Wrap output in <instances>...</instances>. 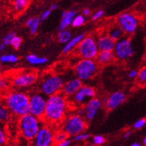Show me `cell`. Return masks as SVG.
Here are the masks:
<instances>
[{"label": "cell", "instance_id": "7bdbcfd3", "mask_svg": "<svg viewBox=\"0 0 146 146\" xmlns=\"http://www.w3.org/2000/svg\"><path fill=\"white\" fill-rule=\"evenodd\" d=\"M34 19H35V17H31L28 19L27 22H26V25H27L28 27L29 28L30 26H31V24H32V23L34 22Z\"/></svg>", "mask_w": 146, "mask_h": 146}, {"label": "cell", "instance_id": "5b68a950", "mask_svg": "<svg viewBox=\"0 0 146 146\" xmlns=\"http://www.w3.org/2000/svg\"><path fill=\"white\" fill-rule=\"evenodd\" d=\"M77 51L79 56L82 59L94 60L97 58L99 49H98L97 41L92 36H85L83 40L77 47Z\"/></svg>", "mask_w": 146, "mask_h": 146}, {"label": "cell", "instance_id": "ac0fdd59", "mask_svg": "<svg viewBox=\"0 0 146 146\" xmlns=\"http://www.w3.org/2000/svg\"><path fill=\"white\" fill-rule=\"evenodd\" d=\"M76 15L77 14H76V12L75 11H67L66 15L64 18H61V21H60L59 25V31H64V30H66L72 25L73 19H74Z\"/></svg>", "mask_w": 146, "mask_h": 146}, {"label": "cell", "instance_id": "d4e9b609", "mask_svg": "<svg viewBox=\"0 0 146 146\" xmlns=\"http://www.w3.org/2000/svg\"><path fill=\"white\" fill-rule=\"evenodd\" d=\"M28 5V0H16L14 3V8L17 11L21 12L27 8Z\"/></svg>", "mask_w": 146, "mask_h": 146}, {"label": "cell", "instance_id": "c3c4849f", "mask_svg": "<svg viewBox=\"0 0 146 146\" xmlns=\"http://www.w3.org/2000/svg\"><path fill=\"white\" fill-rule=\"evenodd\" d=\"M131 146H142V145L140 144H139V143H137V142H134V143H133V144L131 145Z\"/></svg>", "mask_w": 146, "mask_h": 146}, {"label": "cell", "instance_id": "ba28073f", "mask_svg": "<svg viewBox=\"0 0 146 146\" xmlns=\"http://www.w3.org/2000/svg\"><path fill=\"white\" fill-rule=\"evenodd\" d=\"M97 64L94 60L82 59L75 66V73L81 81L92 78L97 71Z\"/></svg>", "mask_w": 146, "mask_h": 146}, {"label": "cell", "instance_id": "d590c367", "mask_svg": "<svg viewBox=\"0 0 146 146\" xmlns=\"http://www.w3.org/2000/svg\"><path fill=\"white\" fill-rule=\"evenodd\" d=\"M146 124V120L145 119H141L137 120L134 124V127L136 129H139L142 127Z\"/></svg>", "mask_w": 146, "mask_h": 146}, {"label": "cell", "instance_id": "836d02e7", "mask_svg": "<svg viewBox=\"0 0 146 146\" xmlns=\"http://www.w3.org/2000/svg\"><path fill=\"white\" fill-rule=\"evenodd\" d=\"M8 86H9V82H8V79L0 77V90H5L8 88Z\"/></svg>", "mask_w": 146, "mask_h": 146}, {"label": "cell", "instance_id": "74e56055", "mask_svg": "<svg viewBox=\"0 0 146 146\" xmlns=\"http://www.w3.org/2000/svg\"><path fill=\"white\" fill-rule=\"evenodd\" d=\"M51 14H52V11H51L50 9L45 11L42 13V15H41V17H40L41 21H45L46 19H48V18L49 17V16L51 15Z\"/></svg>", "mask_w": 146, "mask_h": 146}, {"label": "cell", "instance_id": "484cf974", "mask_svg": "<svg viewBox=\"0 0 146 146\" xmlns=\"http://www.w3.org/2000/svg\"><path fill=\"white\" fill-rule=\"evenodd\" d=\"M85 22H86V19H85L84 16L83 14H77L73 19L72 25L75 28L80 27V26H82L84 24Z\"/></svg>", "mask_w": 146, "mask_h": 146}, {"label": "cell", "instance_id": "ffe728a7", "mask_svg": "<svg viewBox=\"0 0 146 146\" xmlns=\"http://www.w3.org/2000/svg\"><path fill=\"white\" fill-rule=\"evenodd\" d=\"M25 59L29 64L34 66L42 65V64H46L48 63V58L45 57H40L35 54H28Z\"/></svg>", "mask_w": 146, "mask_h": 146}, {"label": "cell", "instance_id": "2e32d148", "mask_svg": "<svg viewBox=\"0 0 146 146\" xmlns=\"http://www.w3.org/2000/svg\"><path fill=\"white\" fill-rule=\"evenodd\" d=\"M125 100V95L124 92L118 91L112 93L108 98L104 100V104L110 110H113L121 105Z\"/></svg>", "mask_w": 146, "mask_h": 146}, {"label": "cell", "instance_id": "bcb514c9", "mask_svg": "<svg viewBox=\"0 0 146 146\" xmlns=\"http://www.w3.org/2000/svg\"><path fill=\"white\" fill-rule=\"evenodd\" d=\"M58 8V4H52L50 7V10L52 11H54V10H56Z\"/></svg>", "mask_w": 146, "mask_h": 146}, {"label": "cell", "instance_id": "6da1fadb", "mask_svg": "<svg viewBox=\"0 0 146 146\" xmlns=\"http://www.w3.org/2000/svg\"><path fill=\"white\" fill-rule=\"evenodd\" d=\"M68 108L66 97L62 92L47 98L44 119L51 123H58L65 117Z\"/></svg>", "mask_w": 146, "mask_h": 146}, {"label": "cell", "instance_id": "f546056e", "mask_svg": "<svg viewBox=\"0 0 146 146\" xmlns=\"http://www.w3.org/2000/svg\"><path fill=\"white\" fill-rule=\"evenodd\" d=\"M17 36L14 32H10L8 35H6L3 38V42L6 46H11L12 42L14 40V37Z\"/></svg>", "mask_w": 146, "mask_h": 146}, {"label": "cell", "instance_id": "44dd1931", "mask_svg": "<svg viewBox=\"0 0 146 146\" xmlns=\"http://www.w3.org/2000/svg\"><path fill=\"white\" fill-rule=\"evenodd\" d=\"M115 58L113 52H99L97 59L102 64H108L111 62Z\"/></svg>", "mask_w": 146, "mask_h": 146}, {"label": "cell", "instance_id": "83f0119b", "mask_svg": "<svg viewBox=\"0 0 146 146\" xmlns=\"http://www.w3.org/2000/svg\"><path fill=\"white\" fill-rule=\"evenodd\" d=\"M40 17H35L34 19V22L32 23L31 25L29 27L30 29V32L32 35H35L37 31H38V29L40 27Z\"/></svg>", "mask_w": 146, "mask_h": 146}, {"label": "cell", "instance_id": "cb8c5ba5", "mask_svg": "<svg viewBox=\"0 0 146 146\" xmlns=\"http://www.w3.org/2000/svg\"><path fill=\"white\" fill-rule=\"evenodd\" d=\"M123 31L121 30L119 26H117V27H114L110 31L109 33V36L111 37L113 40H119L120 38H121L122 35H123Z\"/></svg>", "mask_w": 146, "mask_h": 146}, {"label": "cell", "instance_id": "d6a6232c", "mask_svg": "<svg viewBox=\"0 0 146 146\" xmlns=\"http://www.w3.org/2000/svg\"><path fill=\"white\" fill-rule=\"evenodd\" d=\"M22 42H23V40H22L21 37L19 36H16L15 37H14L13 42H12L11 46H13L14 48H16V49H18V48H19V47L21 46Z\"/></svg>", "mask_w": 146, "mask_h": 146}, {"label": "cell", "instance_id": "f1b7e54d", "mask_svg": "<svg viewBox=\"0 0 146 146\" xmlns=\"http://www.w3.org/2000/svg\"><path fill=\"white\" fill-rule=\"evenodd\" d=\"M69 139V135L66 132H65L64 131H60V132L57 133L54 136V140L55 142H57L58 143L63 142V141H65L66 139Z\"/></svg>", "mask_w": 146, "mask_h": 146}, {"label": "cell", "instance_id": "f6af8a7d", "mask_svg": "<svg viewBox=\"0 0 146 146\" xmlns=\"http://www.w3.org/2000/svg\"><path fill=\"white\" fill-rule=\"evenodd\" d=\"M6 45L5 44L4 42H2V43H0V52H2V51H4L6 48Z\"/></svg>", "mask_w": 146, "mask_h": 146}, {"label": "cell", "instance_id": "30bf717a", "mask_svg": "<svg viewBox=\"0 0 146 146\" xmlns=\"http://www.w3.org/2000/svg\"><path fill=\"white\" fill-rule=\"evenodd\" d=\"M115 57L120 60H126L134 54L132 42L128 38L120 39L115 43L113 50Z\"/></svg>", "mask_w": 146, "mask_h": 146}, {"label": "cell", "instance_id": "603a6c76", "mask_svg": "<svg viewBox=\"0 0 146 146\" xmlns=\"http://www.w3.org/2000/svg\"><path fill=\"white\" fill-rule=\"evenodd\" d=\"M18 60V56L14 54H6L0 56V62L2 64H16Z\"/></svg>", "mask_w": 146, "mask_h": 146}, {"label": "cell", "instance_id": "8d00e7d4", "mask_svg": "<svg viewBox=\"0 0 146 146\" xmlns=\"http://www.w3.org/2000/svg\"><path fill=\"white\" fill-rule=\"evenodd\" d=\"M138 77L141 81H146V66L139 72Z\"/></svg>", "mask_w": 146, "mask_h": 146}, {"label": "cell", "instance_id": "8992f818", "mask_svg": "<svg viewBox=\"0 0 146 146\" xmlns=\"http://www.w3.org/2000/svg\"><path fill=\"white\" fill-rule=\"evenodd\" d=\"M64 85L63 78L59 75H48L43 79L40 84V90L44 96H51L60 93Z\"/></svg>", "mask_w": 146, "mask_h": 146}, {"label": "cell", "instance_id": "3957f363", "mask_svg": "<svg viewBox=\"0 0 146 146\" xmlns=\"http://www.w3.org/2000/svg\"><path fill=\"white\" fill-rule=\"evenodd\" d=\"M19 125L22 135L29 140L35 139L42 127L40 119L30 113L19 118Z\"/></svg>", "mask_w": 146, "mask_h": 146}, {"label": "cell", "instance_id": "b9f144b4", "mask_svg": "<svg viewBox=\"0 0 146 146\" xmlns=\"http://www.w3.org/2000/svg\"><path fill=\"white\" fill-rule=\"evenodd\" d=\"M91 14V10L90 8H84V9L83 10V15L84 16H90Z\"/></svg>", "mask_w": 146, "mask_h": 146}, {"label": "cell", "instance_id": "7dc6e473", "mask_svg": "<svg viewBox=\"0 0 146 146\" xmlns=\"http://www.w3.org/2000/svg\"><path fill=\"white\" fill-rule=\"evenodd\" d=\"M67 14V11H63L61 12V18H64L66 15Z\"/></svg>", "mask_w": 146, "mask_h": 146}, {"label": "cell", "instance_id": "4dcf8cb0", "mask_svg": "<svg viewBox=\"0 0 146 146\" xmlns=\"http://www.w3.org/2000/svg\"><path fill=\"white\" fill-rule=\"evenodd\" d=\"M90 137V134L88 133H80L78 135H76L75 137H73V139L75 141H84L88 139Z\"/></svg>", "mask_w": 146, "mask_h": 146}, {"label": "cell", "instance_id": "7c38bea8", "mask_svg": "<svg viewBox=\"0 0 146 146\" xmlns=\"http://www.w3.org/2000/svg\"><path fill=\"white\" fill-rule=\"evenodd\" d=\"M96 90L93 87L89 85H83L81 88L73 96V100L76 104H82L88 102L89 101L95 98Z\"/></svg>", "mask_w": 146, "mask_h": 146}, {"label": "cell", "instance_id": "f35d334b", "mask_svg": "<svg viewBox=\"0 0 146 146\" xmlns=\"http://www.w3.org/2000/svg\"><path fill=\"white\" fill-rule=\"evenodd\" d=\"M6 141V135L5 132L0 128V145H3Z\"/></svg>", "mask_w": 146, "mask_h": 146}, {"label": "cell", "instance_id": "52a82bcc", "mask_svg": "<svg viewBox=\"0 0 146 146\" xmlns=\"http://www.w3.org/2000/svg\"><path fill=\"white\" fill-rule=\"evenodd\" d=\"M47 98L40 92H35L30 96L29 113L38 119H44Z\"/></svg>", "mask_w": 146, "mask_h": 146}, {"label": "cell", "instance_id": "9a60e30c", "mask_svg": "<svg viewBox=\"0 0 146 146\" xmlns=\"http://www.w3.org/2000/svg\"><path fill=\"white\" fill-rule=\"evenodd\" d=\"M83 86L82 81L78 78H72L67 82L64 83V87L62 89V93L66 96H74L76 92L81 88Z\"/></svg>", "mask_w": 146, "mask_h": 146}, {"label": "cell", "instance_id": "e0dca14e", "mask_svg": "<svg viewBox=\"0 0 146 146\" xmlns=\"http://www.w3.org/2000/svg\"><path fill=\"white\" fill-rule=\"evenodd\" d=\"M115 42L109 35L100 36L97 41L98 49L100 52H113L115 46Z\"/></svg>", "mask_w": 146, "mask_h": 146}, {"label": "cell", "instance_id": "d6986e66", "mask_svg": "<svg viewBox=\"0 0 146 146\" xmlns=\"http://www.w3.org/2000/svg\"><path fill=\"white\" fill-rule=\"evenodd\" d=\"M84 34H80V35L72 37L70 40V41L65 45L63 52L64 53H68V52H71L72 49H74V48L78 46V45L80 44V42L83 40V39L84 38Z\"/></svg>", "mask_w": 146, "mask_h": 146}, {"label": "cell", "instance_id": "60d3db41", "mask_svg": "<svg viewBox=\"0 0 146 146\" xmlns=\"http://www.w3.org/2000/svg\"><path fill=\"white\" fill-rule=\"evenodd\" d=\"M138 75H139V72L137 71V70H132V71L130 72L128 74V76L131 78H134L137 77Z\"/></svg>", "mask_w": 146, "mask_h": 146}, {"label": "cell", "instance_id": "8fae6325", "mask_svg": "<svg viewBox=\"0 0 146 146\" xmlns=\"http://www.w3.org/2000/svg\"><path fill=\"white\" fill-rule=\"evenodd\" d=\"M54 136L55 134L50 127L42 125L34 139L35 146H52L55 142Z\"/></svg>", "mask_w": 146, "mask_h": 146}, {"label": "cell", "instance_id": "1f68e13d", "mask_svg": "<svg viewBox=\"0 0 146 146\" xmlns=\"http://www.w3.org/2000/svg\"><path fill=\"white\" fill-rule=\"evenodd\" d=\"M92 142L96 145H103L105 142V139L102 135H97V136H95L93 137Z\"/></svg>", "mask_w": 146, "mask_h": 146}, {"label": "cell", "instance_id": "277c9868", "mask_svg": "<svg viewBox=\"0 0 146 146\" xmlns=\"http://www.w3.org/2000/svg\"><path fill=\"white\" fill-rule=\"evenodd\" d=\"M87 128V122L84 118L78 113H73L66 118L63 123V129L69 136L75 137L84 133Z\"/></svg>", "mask_w": 146, "mask_h": 146}, {"label": "cell", "instance_id": "ee69618b", "mask_svg": "<svg viewBox=\"0 0 146 146\" xmlns=\"http://www.w3.org/2000/svg\"><path fill=\"white\" fill-rule=\"evenodd\" d=\"M131 134H132V131H127V132H125V135H124V137H125V139H128L129 137H131Z\"/></svg>", "mask_w": 146, "mask_h": 146}, {"label": "cell", "instance_id": "4fadbf2b", "mask_svg": "<svg viewBox=\"0 0 146 146\" xmlns=\"http://www.w3.org/2000/svg\"><path fill=\"white\" fill-rule=\"evenodd\" d=\"M36 75L33 72L21 73L13 80V84L18 88H25L34 84L36 81Z\"/></svg>", "mask_w": 146, "mask_h": 146}, {"label": "cell", "instance_id": "e575fe53", "mask_svg": "<svg viewBox=\"0 0 146 146\" xmlns=\"http://www.w3.org/2000/svg\"><path fill=\"white\" fill-rule=\"evenodd\" d=\"M104 14V11L103 10H98L97 11H96L94 14H92V20H98V19H100L101 17H102Z\"/></svg>", "mask_w": 146, "mask_h": 146}, {"label": "cell", "instance_id": "5bb4252c", "mask_svg": "<svg viewBox=\"0 0 146 146\" xmlns=\"http://www.w3.org/2000/svg\"><path fill=\"white\" fill-rule=\"evenodd\" d=\"M102 102L98 98H93L87 102L84 108V118L91 121L96 116L99 110L102 108Z\"/></svg>", "mask_w": 146, "mask_h": 146}, {"label": "cell", "instance_id": "7a4b0ae2", "mask_svg": "<svg viewBox=\"0 0 146 146\" xmlns=\"http://www.w3.org/2000/svg\"><path fill=\"white\" fill-rule=\"evenodd\" d=\"M30 96L20 91L10 92L5 98V107L13 115L22 117L29 113Z\"/></svg>", "mask_w": 146, "mask_h": 146}, {"label": "cell", "instance_id": "4316f807", "mask_svg": "<svg viewBox=\"0 0 146 146\" xmlns=\"http://www.w3.org/2000/svg\"><path fill=\"white\" fill-rule=\"evenodd\" d=\"M10 113H11L9 112L8 108L0 103V121H8L10 118Z\"/></svg>", "mask_w": 146, "mask_h": 146}, {"label": "cell", "instance_id": "7402d4cb", "mask_svg": "<svg viewBox=\"0 0 146 146\" xmlns=\"http://www.w3.org/2000/svg\"><path fill=\"white\" fill-rule=\"evenodd\" d=\"M72 38V35L71 31H69L68 29L60 31L59 34H58V40L60 42L64 43V44L68 43Z\"/></svg>", "mask_w": 146, "mask_h": 146}, {"label": "cell", "instance_id": "9c48e42d", "mask_svg": "<svg viewBox=\"0 0 146 146\" xmlns=\"http://www.w3.org/2000/svg\"><path fill=\"white\" fill-rule=\"evenodd\" d=\"M119 28L127 34H133L138 28L139 20L134 14L125 12L119 16L117 19Z\"/></svg>", "mask_w": 146, "mask_h": 146}, {"label": "cell", "instance_id": "681fc988", "mask_svg": "<svg viewBox=\"0 0 146 146\" xmlns=\"http://www.w3.org/2000/svg\"><path fill=\"white\" fill-rule=\"evenodd\" d=\"M144 144L145 145V146H146V137H145V139H144Z\"/></svg>", "mask_w": 146, "mask_h": 146}, {"label": "cell", "instance_id": "ab89813d", "mask_svg": "<svg viewBox=\"0 0 146 146\" xmlns=\"http://www.w3.org/2000/svg\"><path fill=\"white\" fill-rule=\"evenodd\" d=\"M72 141L70 139H66L65 141H63V142H60V143H58V145L56 146H69V145L71 144Z\"/></svg>", "mask_w": 146, "mask_h": 146}]
</instances>
